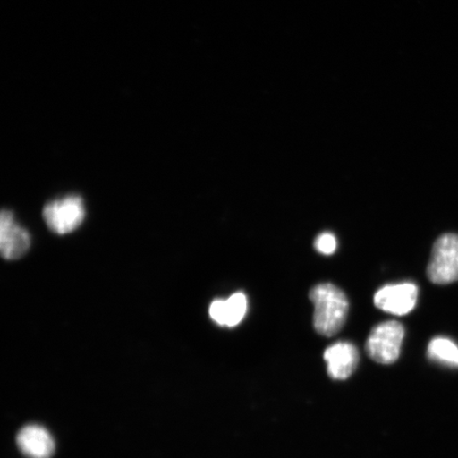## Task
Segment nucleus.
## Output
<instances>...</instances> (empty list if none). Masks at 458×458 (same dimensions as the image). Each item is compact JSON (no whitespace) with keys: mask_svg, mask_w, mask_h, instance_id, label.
I'll return each mask as SVG.
<instances>
[{"mask_svg":"<svg viewBox=\"0 0 458 458\" xmlns=\"http://www.w3.org/2000/svg\"><path fill=\"white\" fill-rule=\"evenodd\" d=\"M314 305L313 324L319 335L334 336L346 322L349 303L344 292L332 284H320L311 289Z\"/></svg>","mask_w":458,"mask_h":458,"instance_id":"f257e3e1","label":"nucleus"},{"mask_svg":"<svg viewBox=\"0 0 458 458\" xmlns=\"http://www.w3.org/2000/svg\"><path fill=\"white\" fill-rule=\"evenodd\" d=\"M404 339V328L396 320L377 325L371 330L366 352L371 360L379 364H393L400 356L401 345Z\"/></svg>","mask_w":458,"mask_h":458,"instance_id":"f03ea898","label":"nucleus"},{"mask_svg":"<svg viewBox=\"0 0 458 458\" xmlns=\"http://www.w3.org/2000/svg\"><path fill=\"white\" fill-rule=\"evenodd\" d=\"M428 277L435 284H449L458 280V236L446 233L435 242Z\"/></svg>","mask_w":458,"mask_h":458,"instance_id":"7ed1b4c3","label":"nucleus"},{"mask_svg":"<svg viewBox=\"0 0 458 458\" xmlns=\"http://www.w3.org/2000/svg\"><path fill=\"white\" fill-rule=\"evenodd\" d=\"M43 216L50 231L57 234L70 233L82 225L85 216L83 199L70 196L45 206Z\"/></svg>","mask_w":458,"mask_h":458,"instance_id":"20e7f679","label":"nucleus"},{"mask_svg":"<svg viewBox=\"0 0 458 458\" xmlns=\"http://www.w3.org/2000/svg\"><path fill=\"white\" fill-rule=\"evenodd\" d=\"M418 297L417 285L411 283L388 284L377 292L375 305L380 310L404 315L410 313L416 306Z\"/></svg>","mask_w":458,"mask_h":458,"instance_id":"39448f33","label":"nucleus"},{"mask_svg":"<svg viewBox=\"0 0 458 458\" xmlns=\"http://www.w3.org/2000/svg\"><path fill=\"white\" fill-rule=\"evenodd\" d=\"M30 244L26 229L17 225L11 211L4 210L0 216V250L4 259H19L27 253Z\"/></svg>","mask_w":458,"mask_h":458,"instance_id":"423d86ee","label":"nucleus"},{"mask_svg":"<svg viewBox=\"0 0 458 458\" xmlns=\"http://www.w3.org/2000/svg\"><path fill=\"white\" fill-rule=\"evenodd\" d=\"M324 359L332 379L346 380L357 369L359 352L352 343L337 342L326 349Z\"/></svg>","mask_w":458,"mask_h":458,"instance_id":"0eeeda50","label":"nucleus"},{"mask_svg":"<svg viewBox=\"0 0 458 458\" xmlns=\"http://www.w3.org/2000/svg\"><path fill=\"white\" fill-rule=\"evenodd\" d=\"M17 445L22 454L30 458H50L55 450L54 438L47 429L37 425L21 428L17 435Z\"/></svg>","mask_w":458,"mask_h":458,"instance_id":"6e6552de","label":"nucleus"},{"mask_svg":"<svg viewBox=\"0 0 458 458\" xmlns=\"http://www.w3.org/2000/svg\"><path fill=\"white\" fill-rule=\"evenodd\" d=\"M248 312V297L242 292H238L226 301L216 300L209 308L210 318L216 324L234 327L242 322Z\"/></svg>","mask_w":458,"mask_h":458,"instance_id":"1a4fd4ad","label":"nucleus"},{"mask_svg":"<svg viewBox=\"0 0 458 458\" xmlns=\"http://www.w3.org/2000/svg\"><path fill=\"white\" fill-rule=\"evenodd\" d=\"M428 356L440 364L458 366V346L445 337H435L428 344Z\"/></svg>","mask_w":458,"mask_h":458,"instance_id":"9d476101","label":"nucleus"},{"mask_svg":"<svg viewBox=\"0 0 458 458\" xmlns=\"http://www.w3.org/2000/svg\"><path fill=\"white\" fill-rule=\"evenodd\" d=\"M314 248L323 255L334 254L336 250V239L331 233H323L315 240Z\"/></svg>","mask_w":458,"mask_h":458,"instance_id":"9b49d317","label":"nucleus"}]
</instances>
